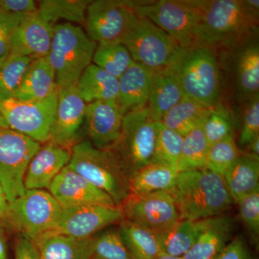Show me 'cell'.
Listing matches in <instances>:
<instances>
[{"mask_svg":"<svg viewBox=\"0 0 259 259\" xmlns=\"http://www.w3.org/2000/svg\"><path fill=\"white\" fill-rule=\"evenodd\" d=\"M169 192L182 220L197 221L220 215L233 202L223 176L206 168L180 172Z\"/></svg>","mask_w":259,"mask_h":259,"instance_id":"obj_2","label":"cell"},{"mask_svg":"<svg viewBox=\"0 0 259 259\" xmlns=\"http://www.w3.org/2000/svg\"><path fill=\"white\" fill-rule=\"evenodd\" d=\"M118 231L133 259H155L162 254L157 235L152 231L125 219Z\"/></svg>","mask_w":259,"mask_h":259,"instance_id":"obj_30","label":"cell"},{"mask_svg":"<svg viewBox=\"0 0 259 259\" xmlns=\"http://www.w3.org/2000/svg\"><path fill=\"white\" fill-rule=\"evenodd\" d=\"M199 232V221L180 220L168 229L157 235L162 254L184 256L193 246Z\"/></svg>","mask_w":259,"mask_h":259,"instance_id":"obj_31","label":"cell"},{"mask_svg":"<svg viewBox=\"0 0 259 259\" xmlns=\"http://www.w3.org/2000/svg\"><path fill=\"white\" fill-rule=\"evenodd\" d=\"M10 209V202L3 187L0 185V220H5Z\"/></svg>","mask_w":259,"mask_h":259,"instance_id":"obj_46","label":"cell"},{"mask_svg":"<svg viewBox=\"0 0 259 259\" xmlns=\"http://www.w3.org/2000/svg\"><path fill=\"white\" fill-rule=\"evenodd\" d=\"M215 259H255L240 237L231 240Z\"/></svg>","mask_w":259,"mask_h":259,"instance_id":"obj_43","label":"cell"},{"mask_svg":"<svg viewBox=\"0 0 259 259\" xmlns=\"http://www.w3.org/2000/svg\"><path fill=\"white\" fill-rule=\"evenodd\" d=\"M155 259H183V258H181V257H175L171 256V255L161 254L159 256H158L157 258Z\"/></svg>","mask_w":259,"mask_h":259,"instance_id":"obj_50","label":"cell"},{"mask_svg":"<svg viewBox=\"0 0 259 259\" xmlns=\"http://www.w3.org/2000/svg\"><path fill=\"white\" fill-rule=\"evenodd\" d=\"M120 207L124 219L156 234L166 231L181 220L176 202L169 191L130 194Z\"/></svg>","mask_w":259,"mask_h":259,"instance_id":"obj_13","label":"cell"},{"mask_svg":"<svg viewBox=\"0 0 259 259\" xmlns=\"http://www.w3.org/2000/svg\"><path fill=\"white\" fill-rule=\"evenodd\" d=\"M237 204L241 221L250 233L256 238L259 233V191L245 196Z\"/></svg>","mask_w":259,"mask_h":259,"instance_id":"obj_40","label":"cell"},{"mask_svg":"<svg viewBox=\"0 0 259 259\" xmlns=\"http://www.w3.org/2000/svg\"><path fill=\"white\" fill-rule=\"evenodd\" d=\"M202 131L209 146L233 136V121L225 109L214 107L204 121Z\"/></svg>","mask_w":259,"mask_h":259,"instance_id":"obj_39","label":"cell"},{"mask_svg":"<svg viewBox=\"0 0 259 259\" xmlns=\"http://www.w3.org/2000/svg\"><path fill=\"white\" fill-rule=\"evenodd\" d=\"M233 136L209 146L204 168L223 176L241 156Z\"/></svg>","mask_w":259,"mask_h":259,"instance_id":"obj_37","label":"cell"},{"mask_svg":"<svg viewBox=\"0 0 259 259\" xmlns=\"http://www.w3.org/2000/svg\"><path fill=\"white\" fill-rule=\"evenodd\" d=\"M184 137L178 133L158 122L157 138L152 163L177 168L182 151Z\"/></svg>","mask_w":259,"mask_h":259,"instance_id":"obj_35","label":"cell"},{"mask_svg":"<svg viewBox=\"0 0 259 259\" xmlns=\"http://www.w3.org/2000/svg\"><path fill=\"white\" fill-rule=\"evenodd\" d=\"M0 127H3V128L5 129H9L6 121H5L4 117H3L1 113H0Z\"/></svg>","mask_w":259,"mask_h":259,"instance_id":"obj_49","label":"cell"},{"mask_svg":"<svg viewBox=\"0 0 259 259\" xmlns=\"http://www.w3.org/2000/svg\"><path fill=\"white\" fill-rule=\"evenodd\" d=\"M213 108L185 97L160 122L184 137L193 130L202 127Z\"/></svg>","mask_w":259,"mask_h":259,"instance_id":"obj_29","label":"cell"},{"mask_svg":"<svg viewBox=\"0 0 259 259\" xmlns=\"http://www.w3.org/2000/svg\"><path fill=\"white\" fill-rule=\"evenodd\" d=\"M154 71L134 61L119 78L117 102L125 114L146 107Z\"/></svg>","mask_w":259,"mask_h":259,"instance_id":"obj_22","label":"cell"},{"mask_svg":"<svg viewBox=\"0 0 259 259\" xmlns=\"http://www.w3.org/2000/svg\"><path fill=\"white\" fill-rule=\"evenodd\" d=\"M89 0H42L38 2L37 12L52 26L59 20L68 23L84 24Z\"/></svg>","mask_w":259,"mask_h":259,"instance_id":"obj_32","label":"cell"},{"mask_svg":"<svg viewBox=\"0 0 259 259\" xmlns=\"http://www.w3.org/2000/svg\"><path fill=\"white\" fill-rule=\"evenodd\" d=\"M24 16L25 15L10 14L0 10V64L10 55L13 32Z\"/></svg>","mask_w":259,"mask_h":259,"instance_id":"obj_42","label":"cell"},{"mask_svg":"<svg viewBox=\"0 0 259 259\" xmlns=\"http://www.w3.org/2000/svg\"><path fill=\"white\" fill-rule=\"evenodd\" d=\"M40 147V143L13 130L0 131V185L10 204L25 194L27 168Z\"/></svg>","mask_w":259,"mask_h":259,"instance_id":"obj_10","label":"cell"},{"mask_svg":"<svg viewBox=\"0 0 259 259\" xmlns=\"http://www.w3.org/2000/svg\"><path fill=\"white\" fill-rule=\"evenodd\" d=\"M209 146L202 127L193 130L184 136L179 172L193 171L205 167Z\"/></svg>","mask_w":259,"mask_h":259,"instance_id":"obj_34","label":"cell"},{"mask_svg":"<svg viewBox=\"0 0 259 259\" xmlns=\"http://www.w3.org/2000/svg\"><path fill=\"white\" fill-rule=\"evenodd\" d=\"M3 129H5V128H3V127H0V131H1V130H3Z\"/></svg>","mask_w":259,"mask_h":259,"instance_id":"obj_51","label":"cell"},{"mask_svg":"<svg viewBox=\"0 0 259 259\" xmlns=\"http://www.w3.org/2000/svg\"><path fill=\"white\" fill-rule=\"evenodd\" d=\"M54 26L41 18L38 12L24 16L13 32L9 56L35 59L47 57L52 41Z\"/></svg>","mask_w":259,"mask_h":259,"instance_id":"obj_18","label":"cell"},{"mask_svg":"<svg viewBox=\"0 0 259 259\" xmlns=\"http://www.w3.org/2000/svg\"><path fill=\"white\" fill-rule=\"evenodd\" d=\"M122 42L134 61L153 70L168 67L183 49L164 30L139 16Z\"/></svg>","mask_w":259,"mask_h":259,"instance_id":"obj_8","label":"cell"},{"mask_svg":"<svg viewBox=\"0 0 259 259\" xmlns=\"http://www.w3.org/2000/svg\"><path fill=\"white\" fill-rule=\"evenodd\" d=\"M93 259H133L118 230H108L95 236Z\"/></svg>","mask_w":259,"mask_h":259,"instance_id":"obj_38","label":"cell"},{"mask_svg":"<svg viewBox=\"0 0 259 259\" xmlns=\"http://www.w3.org/2000/svg\"><path fill=\"white\" fill-rule=\"evenodd\" d=\"M257 136H259V96L247 102L240 134V144L247 146Z\"/></svg>","mask_w":259,"mask_h":259,"instance_id":"obj_41","label":"cell"},{"mask_svg":"<svg viewBox=\"0 0 259 259\" xmlns=\"http://www.w3.org/2000/svg\"><path fill=\"white\" fill-rule=\"evenodd\" d=\"M125 112L117 100L87 104L85 132L88 141L99 149H110L120 137Z\"/></svg>","mask_w":259,"mask_h":259,"instance_id":"obj_15","label":"cell"},{"mask_svg":"<svg viewBox=\"0 0 259 259\" xmlns=\"http://www.w3.org/2000/svg\"><path fill=\"white\" fill-rule=\"evenodd\" d=\"M15 259H39L37 245L28 237L19 233L15 243Z\"/></svg>","mask_w":259,"mask_h":259,"instance_id":"obj_45","label":"cell"},{"mask_svg":"<svg viewBox=\"0 0 259 259\" xmlns=\"http://www.w3.org/2000/svg\"><path fill=\"white\" fill-rule=\"evenodd\" d=\"M135 5L123 0L90 2L83 24L89 38L96 44L122 42L137 20Z\"/></svg>","mask_w":259,"mask_h":259,"instance_id":"obj_12","label":"cell"},{"mask_svg":"<svg viewBox=\"0 0 259 259\" xmlns=\"http://www.w3.org/2000/svg\"><path fill=\"white\" fill-rule=\"evenodd\" d=\"M97 44L75 24H56L47 56L56 73L58 89L75 87L93 61Z\"/></svg>","mask_w":259,"mask_h":259,"instance_id":"obj_5","label":"cell"},{"mask_svg":"<svg viewBox=\"0 0 259 259\" xmlns=\"http://www.w3.org/2000/svg\"><path fill=\"white\" fill-rule=\"evenodd\" d=\"M199 12L195 45L232 51L258 35V0H195Z\"/></svg>","mask_w":259,"mask_h":259,"instance_id":"obj_1","label":"cell"},{"mask_svg":"<svg viewBox=\"0 0 259 259\" xmlns=\"http://www.w3.org/2000/svg\"><path fill=\"white\" fill-rule=\"evenodd\" d=\"M223 178L236 203L245 196L259 191V157L249 153L241 154L223 175Z\"/></svg>","mask_w":259,"mask_h":259,"instance_id":"obj_26","label":"cell"},{"mask_svg":"<svg viewBox=\"0 0 259 259\" xmlns=\"http://www.w3.org/2000/svg\"><path fill=\"white\" fill-rule=\"evenodd\" d=\"M235 83L238 96L249 101L259 96V44L258 35L245 40L236 49Z\"/></svg>","mask_w":259,"mask_h":259,"instance_id":"obj_21","label":"cell"},{"mask_svg":"<svg viewBox=\"0 0 259 259\" xmlns=\"http://www.w3.org/2000/svg\"><path fill=\"white\" fill-rule=\"evenodd\" d=\"M58 90L56 73L47 57L32 60L13 98L24 101L47 98Z\"/></svg>","mask_w":259,"mask_h":259,"instance_id":"obj_24","label":"cell"},{"mask_svg":"<svg viewBox=\"0 0 259 259\" xmlns=\"http://www.w3.org/2000/svg\"><path fill=\"white\" fill-rule=\"evenodd\" d=\"M234 228V220L226 213L200 220L197 240L182 258L215 259L231 241Z\"/></svg>","mask_w":259,"mask_h":259,"instance_id":"obj_20","label":"cell"},{"mask_svg":"<svg viewBox=\"0 0 259 259\" xmlns=\"http://www.w3.org/2000/svg\"><path fill=\"white\" fill-rule=\"evenodd\" d=\"M58 90L47 98L24 101L10 97L0 100V113L9 129L38 143L49 141L55 119Z\"/></svg>","mask_w":259,"mask_h":259,"instance_id":"obj_11","label":"cell"},{"mask_svg":"<svg viewBox=\"0 0 259 259\" xmlns=\"http://www.w3.org/2000/svg\"><path fill=\"white\" fill-rule=\"evenodd\" d=\"M249 150V154L259 157V136H257L254 139L247 145Z\"/></svg>","mask_w":259,"mask_h":259,"instance_id":"obj_48","label":"cell"},{"mask_svg":"<svg viewBox=\"0 0 259 259\" xmlns=\"http://www.w3.org/2000/svg\"><path fill=\"white\" fill-rule=\"evenodd\" d=\"M123 212L117 206L83 204L64 207L57 228L54 233L73 238H93L103 228L121 223Z\"/></svg>","mask_w":259,"mask_h":259,"instance_id":"obj_14","label":"cell"},{"mask_svg":"<svg viewBox=\"0 0 259 259\" xmlns=\"http://www.w3.org/2000/svg\"><path fill=\"white\" fill-rule=\"evenodd\" d=\"M136 15L149 20L167 32L182 48L195 45L199 12L195 0L139 1Z\"/></svg>","mask_w":259,"mask_h":259,"instance_id":"obj_9","label":"cell"},{"mask_svg":"<svg viewBox=\"0 0 259 259\" xmlns=\"http://www.w3.org/2000/svg\"><path fill=\"white\" fill-rule=\"evenodd\" d=\"M94 64L119 79L134 62L128 49L120 42L98 44L94 54Z\"/></svg>","mask_w":259,"mask_h":259,"instance_id":"obj_33","label":"cell"},{"mask_svg":"<svg viewBox=\"0 0 259 259\" xmlns=\"http://www.w3.org/2000/svg\"><path fill=\"white\" fill-rule=\"evenodd\" d=\"M184 97L180 81L171 68L155 70L146 105L155 120L160 122Z\"/></svg>","mask_w":259,"mask_h":259,"instance_id":"obj_23","label":"cell"},{"mask_svg":"<svg viewBox=\"0 0 259 259\" xmlns=\"http://www.w3.org/2000/svg\"><path fill=\"white\" fill-rule=\"evenodd\" d=\"M70 168L111 197L120 207L131 194L130 175L120 158L111 149H99L88 141L71 148Z\"/></svg>","mask_w":259,"mask_h":259,"instance_id":"obj_3","label":"cell"},{"mask_svg":"<svg viewBox=\"0 0 259 259\" xmlns=\"http://www.w3.org/2000/svg\"><path fill=\"white\" fill-rule=\"evenodd\" d=\"M86 107L76 86L58 89L57 107L49 141L67 148L76 144L84 122Z\"/></svg>","mask_w":259,"mask_h":259,"instance_id":"obj_16","label":"cell"},{"mask_svg":"<svg viewBox=\"0 0 259 259\" xmlns=\"http://www.w3.org/2000/svg\"><path fill=\"white\" fill-rule=\"evenodd\" d=\"M168 67L176 74L185 97L204 106L217 107L222 79L214 51L199 45L183 48Z\"/></svg>","mask_w":259,"mask_h":259,"instance_id":"obj_4","label":"cell"},{"mask_svg":"<svg viewBox=\"0 0 259 259\" xmlns=\"http://www.w3.org/2000/svg\"><path fill=\"white\" fill-rule=\"evenodd\" d=\"M180 172L177 168L151 163L140 168L130 177L131 194H144L170 191Z\"/></svg>","mask_w":259,"mask_h":259,"instance_id":"obj_28","label":"cell"},{"mask_svg":"<svg viewBox=\"0 0 259 259\" xmlns=\"http://www.w3.org/2000/svg\"><path fill=\"white\" fill-rule=\"evenodd\" d=\"M95 236L81 238L52 233L36 243L39 259H93Z\"/></svg>","mask_w":259,"mask_h":259,"instance_id":"obj_25","label":"cell"},{"mask_svg":"<svg viewBox=\"0 0 259 259\" xmlns=\"http://www.w3.org/2000/svg\"><path fill=\"white\" fill-rule=\"evenodd\" d=\"M0 10L10 14L27 15L37 11L33 0H0Z\"/></svg>","mask_w":259,"mask_h":259,"instance_id":"obj_44","label":"cell"},{"mask_svg":"<svg viewBox=\"0 0 259 259\" xmlns=\"http://www.w3.org/2000/svg\"><path fill=\"white\" fill-rule=\"evenodd\" d=\"M49 190L64 208L83 204L116 206L108 194L90 183L69 166L61 170L51 184Z\"/></svg>","mask_w":259,"mask_h":259,"instance_id":"obj_17","label":"cell"},{"mask_svg":"<svg viewBox=\"0 0 259 259\" xmlns=\"http://www.w3.org/2000/svg\"><path fill=\"white\" fill-rule=\"evenodd\" d=\"M64 207L50 192L44 190L25 191L10 204L7 221L20 234L36 244L42 237L57 228Z\"/></svg>","mask_w":259,"mask_h":259,"instance_id":"obj_6","label":"cell"},{"mask_svg":"<svg viewBox=\"0 0 259 259\" xmlns=\"http://www.w3.org/2000/svg\"><path fill=\"white\" fill-rule=\"evenodd\" d=\"M158 122L146 107L132 110L124 115L120 139L110 149L120 158L130 177L152 163Z\"/></svg>","mask_w":259,"mask_h":259,"instance_id":"obj_7","label":"cell"},{"mask_svg":"<svg viewBox=\"0 0 259 259\" xmlns=\"http://www.w3.org/2000/svg\"><path fill=\"white\" fill-rule=\"evenodd\" d=\"M86 104L117 100L118 79L94 64L83 71L76 86Z\"/></svg>","mask_w":259,"mask_h":259,"instance_id":"obj_27","label":"cell"},{"mask_svg":"<svg viewBox=\"0 0 259 259\" xmlns=\"http://www.w3.org/2000/svg\"><path fill=\"white\" fill-rule=\"evenodd\" d=\"M71 149L48 141L29 163L24 180L26 190L49 189L71 160Z\"/></svg>","mask_w":259,"mask_h":259,"instance_id":"obj_19","label":"cell"},{"mask_svg":"<svg viewBox=\"0 0 259 259\" xmlns=\"http://www.w3.org/2000/svg\"><path fill=\"white\" fill-rule=\"evenodd\" d=\"M0 259H8V246L4 231L0 226Z\"/></svg>","mask_w":259,"mask_h":259,"instance_id":"obj_47","label":"cell"},{"mask_svg":"<svg viewBox=\"0 0 259 259\" xmlns=\"http://www.w3.org/2000/svg\"><path fill=\"white\" fill-rule=\"evenodd\" d=\"M32 61L25 56H9L0 64V100L13 97Z\"/></svg>","mask_w":259,"mask_h":259,"instance_id":"obj_36","label":"cell"}]
</instances>
